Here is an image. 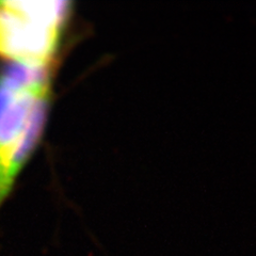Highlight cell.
Segmentation results:
<instances>
[{
	"mask_svg": "<svg viewBox=\"0 0 256 256\" xmlns=\"http://www.w3.org/2000/svg\"><path fill=\"white\" fill-rule=\"evenodd\" d=\"M50 100L47 70L12 63L0 72V206L42 137Z\"/></svg>",
	"mask_w": 256,
	"mask_h": 256,
	"instance_id": "6da1fadb",
	"label": "cell"
},
{
	"mask_svg": "<svg viewBox=\"0 0 256 256\" xmlns=\"http://www.w3.org/2000/svg\"><path fill=\"white\" fill-rule=\"evenodd\" d=\"M61 2H0V57L50 68L68 13Z\"/></svg>",
	"mask_w": 256,
	"mask_h": 256,
	"instance_id": "7a4b0ae2",
	"label": "cell"
}]
</instances>
